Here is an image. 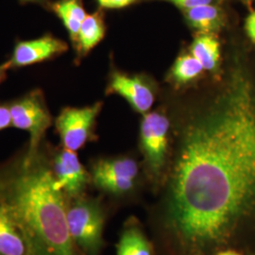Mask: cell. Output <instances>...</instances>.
I'll use <instances>...</instances> for the list:
<instances>
[{
  "label": "cell",
  "mask_w": 255,
  "mask_h": 255,
  "mask_svg": "<svg viewBox=\"0 0 255 255\" xmlns=\"http://www.w3.org/2000/svg\"><path fill=\"white\" fill-rule=\"evenodd\" d=\"M255 221V87L237 70L183 131L164 225L177 255H210Z\"/></svg>",
  "instance_id": "obj_1"
},
{
  "label": "cell",
  "mask_w": 255,
  "mask_h": 255,
  "mask_svg": "<svg viewBox=\"0 0 255 255\" xmlns=\"http://www.w3.org/2000/svg\"><path fill=\"white\" fill-rule=\"evenodd\" d=\"M42 144L0 165V201L27 235L32 255H80L69 234L67 199L55 181Z\"/></svg>",
  "instance_id": "obj_2"
},
{
  "label": "cell",
  "mask_w": 255,
  "mask_h": 255,
  "mask_svg": "<svg viewBox=\"0 0 255 255\" xmlns=\"http://www.w3.org/2000/svg\"><path fill=\"white\" fill-rule=\"evenodd\" d=\"M66 219L76 247L85 255H99L103 245L105 221L101 203L83 197L67 200Z\"/></svg>",
  "instance_id": "obj_3"
},
{
  "label": "cell",
  "mask_w": 255,
  "mask_h": 255,
  "mask_svg": "<svg viewBox=\"0 0 255 255\" xmlns=\"http://www.w3.org/2000/svg\"><path fill=\"white\" fill-rule=\"evenodd\" d=\"M11 127L25 130L29 134L27 150L34 153L44 143L46 131L53 124V118L47 106L46 96L36 88L8 101Z\"/></svg>",
  "instance_id": "obj_4"
},
{
  "label": "cell",
  "mask_w": 255,
  "mask_h": 255,
  "mask_svg": "<svg viewBox=\"0 0 255 255\" xmlns=\"http://www.w3.org/2000/svg\"><path fill=\"white\" fill-rule=\"evenodd\" d=\"M102 108L101 102L82 108L65 107L55 119V128L63 147L78 151L90 141L96 119Z\"/></svg>",
  "instance_id": "obj_5"
},
{
  "label": "cell",
  "mask_w": 255,
  "mask_h": 255,
  "mask_svg": "<svg viewBox=\"0 0 255 255\" xmlns=\"http://www.w3.org/2000/svg\"><path fill=\"white\" fill-rule=\"evenodd\" d=\"M138 175V164L130 158H106L92 166L91 180L101 191L122 195L132 189Z\"/></svg>",
  "instance_id": "obj_6"
},
{
  "label": "cell",
  "mask_w": 255,
  "mask_h": 255,
  "mask_svg": "<svg viewBox=\"0 0 255 255\" xmlns=\"http://www.w3.org/2000/svg\"><path fill=\"white\" fill-rule=\"evenodd\" d=\"M50 165L55 181L67 200L82 197L91 175L82 165L76 151L66 148L49 149Z\"/></svg>",
  "instance_id": "obj_7"
},
{
  "label": "cell",
  "mask_w": 255,
  "mask_h": 255,
  "mask_svg": "<svg viewBox=\"0 0 255 255\" xmlns=\"http://www.w3.org/2000/svg\"><path fill=\"white\" fill-rule=\"evenodd\" d=\"M67 50L68 45L64 40L46 33L35 39L16 41L6 62L9 69H18L54 60Z\"/></svg>",
  "instance_id": "obj_8"
},
{
  "label": "cell",
  "mask_w": 255,
  "mask_h": 255,
  "mask_svg": "<svg viewBox=\"0 0 255 255\" xmlns=\"http://www.w3.org/2000/svg\"><path fill=\"white\" fill-rule=\"evenodd\" d=\"M168 128V119L159 113H149L142 121L141 144L146 162L153 173H158L164 166Z\"/></svg>",
  "instance_id": "obj_9"
},
{
  "label": "cell",
  "mask_w": 255,
  "mask_h": 255,
  "mask_svg": "<svg viewBox=\"0 0 255 255\" xmlns=\"http://www.w3.org/2000/svg\"><path fill=\"white\" fill-rule=\"evenodd\" d=\"M108 93L118 94L140 113H146L154 102L153 92L142 80L114 71L110 78Z\"/></svg>",
  "instance_id": "obj_10"
},
{
  "label": "cell",
  "mask_w": 255,
  "mask_h": 255,
  "mask_svg": "<svg viewBox=\"0 0 255 255\" xmlns=\"http://www.w3.org/2000/svg\"><path fill=\"white\" fill-rule=\"evenodd\" d=\"M0 255H32L27 235L0 201Z\"/></svg>",
  "instance_id": "obj_11"
},
{
  "label": "cell",
  "mask_w": 255,
  "mask_h": 255,
  "mask_svg": "<svg viewBox=\"0 0 255 255\" xmlns=\"http://www.w3.org/2000/svg\"><path fill=\"white\" fill-rule=\"evenodd\" d=\"M48 9L61 19L75 46L82 23L87 16L82 0H57L49 3Z\"/></svg>",
  "instance_id": "obj_12"
},
{
  "label": "cell",
  "mask_w": 255,
  "mask_h": 255,
  "mask_svg": "<svg viewBox=\"0 0 255 255\" xmlns=\"http://www.w3.org/2000/svg\"><path fill=\"white\" fill-rule=\"evenodd\" d=\"M106 27L101 11H96L83 20L79 31L75 49L79 58L88 54L105 36Z\"/></svg>",
  "instance_id": "obj_13"
},
{
  "label": "cell",
  "mask_w": 255,
  "mask_h": 255,
  "mask_svg": "<svg viewBox=\"0 0 255 255\" xmlns=\"http://www.w3.org/2000/svg\"><path fill=\"white\" fill-rule=\"evenodd\" d=\"M184 13L189 24L201 34H215L223 26L221 9L212 4L184 9Z\"/></svg>",
  "instance_id": "obj_14"
},
{
  "label": "cell",
  "mask_w": 255,
  "mask_h": 255,
  "mask_svg": "<svg viewBox=\"0 0 255 255\" xmlns=\"http://www.w3.org/2000/svg\"><path fill=\"white\" fill-rule=\"evenodd\" d=\"M118 255H152V245L137 225H128L119 239Z\"/></svg>",
  "instance_id": "obj_15"
},
{
  "label": "cell",
  "mask_w": 255,
  "mask_h": 255,
  "mask_svg": "<svg viewBox=\"0 0 255 255\" xmlns=\"http://www.w3.org/2000/svg\"><path fill=\"white\" fill-rule=\"evenodd\" d=\"M191 54L205 70H213L219 64L220 57L219 41L213 34H201L192 44Z\"/></svg>",
  "instance_id": "obj_16"
},
{
  "label": "cell",
  "mask_w": 255,
  "mask_h": 255,
  "mask_svg": "<svg viewBox=\"0 0 255 255\" xmlns=\"http://www.w3.org/2000/svg\"><path fill=\"white\" fill-rule=\"evenodd\" d=\"M203 70L201 63L193 55H183L175 62L172 76L176 82L185 83L196 79Z\"/></svg>",
  "instance_id": "obj_17"
},
{
  "label": "cell",
  "mask_w": 255,
  "mask_h": 255,
  "mask_svg": "<svg viewBox=\"0 0 255 255\" xmlns=\"http://www.w3.org/2000/svg\"><path fill=\"white\" fill-rule=\"evenodd\" d=\"M183 9H191L197 6L211 4L212 0H165Z\"/></svg>",
  "instance_id": "obj_18"
},
{
  "label": "cell",
  "mask_w": 255,
  "mask_h": 255,
  "mask_svg": "<svg viewBox=\"0 0 255 255\" xmlns=\"http://www.w3.org/2000/svg\"><path fill=\"white\" fill-rule=\"evenodd\" d=\"M11 127V119L8 102L0 103V130Z\"/></svg>",
  "instance_id": "obj_19"
},
{
  "label": "cell",
  "mask_w": 255,
  "mask_h": 255,
  "mask_svg": "<svg viewBox=\"0 0 255 255\" xmlns=\"http://www.w3.org/2000/svg\"><path fill=\"white\" fill-rule=\"evenodd\" d=\"M135 0H98L100 6L106 9H120L132 4Z\"/></svg>",
  "instance_id": "obj_20"
},
{
  "label": "cell",
  "mask_w": 255,
  "mask_h": 255,
  "mask_svg": "<svg viewBox=\"0 0 255 255\" xmlns=\"http://www.w3.org/2000/svg\"><path fill=\"white\" fill-rule=\"evenodd\" d=\"M246 30L249 37L255 43V10L247 18Z\"/></svg>",
  "instance_id": "obj_21"
},
{
  "label": "cell",
  "mask_w": 255,
  "mask_h": 255,
  "mask_svg": "<svg viewBox=\"0 0 255 255\" xmlns=\"http://www.w3.org/2000/svg\"><path fill=\"white\" fill-rule=\"evenodd\" d=\"M9 70H10V69H9V65L7 64V62L0 64V85L2 84V82L6 81Z\"/></svg>",
  "instance_id": "obj_22"
},
{
  "label": "cell",
  "mask_w": 255,
  "mask_h": 255,
  "mask_svg": "<svg viewBox=\"0 0 255 255\" xmlns=\"http://www.w3.org/2000/svg\"><path fill=\"white\" fill-rule=\"evenodd\" d=\"M20 2L22 3H34V4H39V5H42L44 7L48 8L49 6V0H19Z\"/></svg>",
  "instance_id": "obj_23"
},
{
  "label": "cell",
  "mask_w": 255,
  "mask_h": 255,
  "mask_svg": "<svg viewBox=\"0 0 255 255\" xmlns=\"http://www.w3.org/2000/svg\"><path fill=\"white\" fill-rule=\"evenodd\" d=\"M217 255H241L238 254L235 251H230V250H226V251H221L219 252V254Z\"/></svg>",
  "instance_id": "obj_24"
}]
</instances>
